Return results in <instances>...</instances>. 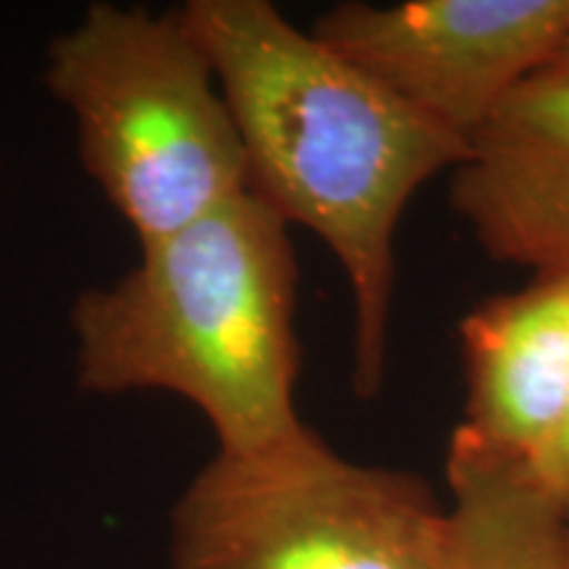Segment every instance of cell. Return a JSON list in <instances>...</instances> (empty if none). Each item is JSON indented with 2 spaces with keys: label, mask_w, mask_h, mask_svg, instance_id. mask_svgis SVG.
<instances>
[{
  "label": "cell",
  "mask_w": 569,
  "mask_h": 569,
  "mask_svg": "<svg viewBox=\"0 0 569 569\" xmlns=\"http://www.w3.org/2000/svg\"><path fill=\"white\" fill-rule=\"evenodd\" d=\"M182 24L211 61L243 146L248 190L327 246L351 290V386L382 393L396 234L403 211L467 142L298 30L269 0H188Z\"/></svg>",
  "instance_id": "cell-1"
},
{
  "label": "cell",
  "mask_w": 569,
  "mask_h": 569,
  "mask_svg": "<svg viewBox=\"0 0 569 569\" xmlns=\"http://www.w3.org/2000/svg\"><path fill=\"white\" fill-rule=\"evenodd\" d=\"M298 256L290 227L251 190L140 246L138 264L69 311L82 393L159 390L201 411L219 453L303 432L296 388Z\"/></svg>",
  "instance_id": "cell-2"
},
{
  "label": "cell",
  "mask_w": 569,
  "mask_h": 569,
  "mask_svg": "<svg viewBox=\"0 0 569 569\" xmlns=\"http://www.w3.org/2000/svg\"><path fill=\"white\" fill-rule=\"evenodd\" d=\"M77 159L140 246L248 193L232 113L180 13L98 0L46 48Z\"/></svg>",
  "instance_id": "cell-3"
},
{
  "label": "cell",
  "mask_w": 569,
  "mask_h": 569,
  "mask_svg": "<svg viewBox=\"0 0 569 569\" xmlns=\"http://www.w3.org/2000/svg\"><path fill=\"white\" fill-rule=\"evenodd\" d=\"M448 551L430 482L340 457L306 427L198 469L169 517L167 569H446Z\"/></svg>",
  "instance_id": "cell-4"
},
{
  "label": "cell",
  "mask_w": 569,
  "mask_h": 569,
  "mask_svg": "<svg viewBox=\"0 0 569 569\" xmlns=\"http://www.w3.org/2000/svg\"><path fill=\"white\" fill-rule=\"evenodd\" d=\"M311 32L469 148L519 84L557 61L569 0H353L325 11Z\"/></svg>",
  "instance_id": "cell-5"
},
{
  "label": "cell",
  "mask_w": 569,
  "mask_h": 569,
  "mask_svg": "<svg viewBox=\"0 0 569 569\" xmlns=\"http://www.w3.org/2000/svg\"><path fill=\"white\" fill-rule=\"evenodd\" d=\"M451 203L490 259L569 272V67L532 74L469 140Z\"/></svg>",
  "instance_id": "cell-6"
},
{
  "label": "cell",
  "mask_w": 569,
  "mask_h": 569,
  "mask_svg": "<svg viewBox=\"0 0 569 569\" xmlns=\"http://www.w3.org/2000/svg\"><path fill=\"white\" fill-rule=\"evenodd\" d=\"M467 375L457 432L532 465L569 409V272L532 274L459 325Z\"/></svg>",
  "instance_id": "cell-7"
},
{
  "label": "cell",
  "mask_w": 569,
  "mask_h": 569,
  "mask_svg": "<svg viewBox=\"0 0 569 569\" xmlns=\"http://www.w3.org/2000/svg\"><path fill=\"white\" fill-rule=\"evenodd\" d=\"M446 478L451 551L446 569H569V511L528 465L453 430Z\"/></svg>",
  "instance_id": "cell-8"
},
{
  "label": "cell",
  "mask_w": 569,
  "mask_h": 569,
  "mask_svg": "<svg viewBox=\"0 0 569 569\" xmlns=\"http://www.w3.org/2000/svg\"><path fill=\"white\" fill-rule=\"evenodd\" d=\"M528 469L532 478L569 511V409L561 419L557 436L549 440V446L538 453Z\"/></svg>",
  "instance_id": "cell-9"
},
{
  "label": "cell",
  "mask_w": 569,
  "mask_h": 569,
  "mask_svg": "<svg viewBox=\"0 0 569 569\" xmlns=\"http://www.w3.org/2000/svg\"><path fill=\"white\" fill-rule=\"evenodd\" d=\"M553 63H561V67H569V40H567V46L561 48V53L557 56V61Z\"/></svg>",
  "instance_id": "cell-10"
},
{
  "label": "cell",
  "mask_w": 569,
  "mask_h": 569,
  "mask_svg": "<svg viewBox=\"0 0 569 569\" xmlns=\"http://www.w3.org/2000/svg\"><path fill=\"white\" fill-rule=\"evenodd\" d=\"M0 172H3V159H0Z\"/></svg>",
  "instance_id": "cell-11"
}]
</instances>
